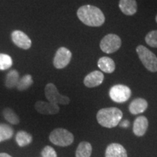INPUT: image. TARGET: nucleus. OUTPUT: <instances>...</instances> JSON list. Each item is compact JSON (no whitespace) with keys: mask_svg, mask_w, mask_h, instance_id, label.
I'll return each instance as SVG.
<instances>
[{"mask_svg":"<svg viewBox=\"0 0 157 157\" xmlns=\"http://www.w3.org/2000/svg\"><path fill=\"white\" fill-rule=\"evenodd\" d=\"M32 140L33 138L31 135L23 130L18 131L15 135V141L20 147L28 146L32 142Z\"/></svg>","mask_w":157,"mask_h":157,"instance_id":"nucleus-19","label":"nucleus"},{"mask_svg":"<svg viewBox=\"0 0 157 157\" xmlns=\"http://www.w3.org/2000/svg\"><path fill=\"white\" fill-rule=\"evenodd\" d=\"M148 127V120L144 116L137 117L133 123V132L137 137H142L146 134Z\"/></svg>","mask_w":157,"mask_h":157,"instance_id":"nucleus-12","label":"nucleus"},{"mask_svg":"<svg viewBox=\"0 0 157 157\" xmlns=\"http://www.w3.org/2000/svg\"><path fill=\"white\" fill-rule=\"evenodd\" d=\"M121 46V40L118 35L109 34L105 35L100 43V48L103 52L111 54L119 50Z\"/></svg>","mask_w":157,"mask_h":157,"instance_id":"nucleus-5","label":"nucleus"},{"mask_svg":"<svg viewBox=\"0 0 157 157\" xmlns=\"http://www.w3.org/2000/svg\"><path fill=\"white\" fill-rule=\"evenodd\" d=\"M33 83H34V81L32 79V76L30 74H26L21 78H20L16 87L19 91H24V90L29 89Z\"/></svg>","mask_w":157,"mask_h":157,"instance_id":"nucleus-21","label":"nucleus"},{"mask_svg":"<svg viewBox=\"0 0 157 157\" xmlns=\"http://www.w3.org/2000/svg\"><path fill=\"white\" fill-rule=\"evenodd\" d=\"M129 121H127V120H125V121H122V122L121 123V127H127L129 126Z\"/></svg>","mask_w":157,"mask_h":157,"instance_id":"nucleus-26","label":"nucleus"},{"mask_svg":"<svg viewBox=\"0 0 157 157\" xmlns=\"http://www.w3.org/2000/svg\"><path fill=\"white\" fill-rule=\"evenodd\" d=\"M13 59L7 54L0 53V70L9 69L13 66Z\"/></svg>","mask_w":157,"mask_h":157,"instance_id":"nucleus-23","label":"nucleus"},{"mask_svg":"<svg viewBox=\"0 0 157 157\" xmlns=\"http://www.w3.org/2000/svg\"><path fill=\"white\" fill-rule=\"evenodd\" d=\"M0 157H13L6 153H0Z\"/></svg>","mask_w":157,"mask_h":157,"instance_id":"nucleus-27","label":"nucleus"},{"mask_svg":"<svg viewBox=\"0 0 157 157\" xmlns=\"http://www.w3.org/2000/svg\"><path fill=\"white\" fill-rule=\"evenodd\" d=\"M132 95L130 88L124 84H116L109 90V96L113 102L122 103L128 101Z\"/></svg>","mask_w":157,"mask_h":157,"instance_id":"nucleus-7","label":"nucleus"},{"mask_svg":"<svg viewBox=\"0 0 157 157\" xmlns=\"http://www.w3.org/2000/svg\"><path fill=\"white\" fill-rule=\"evenodd\" d=\"M123 113L120 109L116 107L104 108L98 111L97 121L100 125L106 128H113L120 122Z\"/></svg>","mask_w":157,"mask_h":157,"instance_id":"nucleus-2","label":"nucleus"},{"mask_svg":"<svg viewBox=\"0 0 157 157\" xmlns=\"http://www.w3.org/2000/svg\"><path fill=\"white\" fill-rule=\"evenodd\" d=\"M50 141L58 146L66 147L74 143V135L67 129L63 128L55 129L49 136Z\"/></svg>","mask_w":157,"mask_h":157,"instance_id":"nucleus-3","label":"nucleus"},{"mask_svg":"<svg viewBox=\"0 0 157 157\" xmlns=\"http://www.w3.org/2000/svg\"><path fill=\"white\" fill-rule=\"evenodd\" d=\"M104 75L101 71H94L88 74L84 78V84L87 87L93 88L98 87L103 83Z\"/></svg>","mask_w":157,"mask_h":157,"instance_id":"nucleus-11","label":"nucleus"},{"mask_svg":"<svg viewBox=\"0 0 157 157\" xmlns=\"http://www.w3.org/2000/svg\"><path fill=\"white\" fill-rule=\"evenodd\" d=\"M35 109L41 114L44 115H54L57 114L60 111V108L58 105L50 102L37 101L34 105Z\"/></svg>","mask_w":157,"mask_h":157,"instance_id":"nucleus-10","label":"nucleus"},{"mask_svg":"<svg viewBox=\"0 0 157 157\" xmlns=\"http://www.w3.org/2000/svg\"><path fill=\"white\" fill-rule=\"evenodd\" d=\"M77 17L84 24L90 27H99L105 23V15L101 9L93 5H83L78 9Z\"/></svg>","mask_w":157,"mask_h":157,"instance_id":"nucleus-1","label":"nucleus"},{"mask_svg":"<svg viewBox=\"0 0 157 157\" xmlns=\"http://www.w3.org/2000/svg\"><path fill=\"white\" fill-rule=\"evenodd\" d=\"M2 113L4 118L12 124H18L20 123L18 116L13 111V110L10 109V108H6L4 109Z\"/></svg>","mask_w":157,"mask_h":157,"instance_id":"nucleus-22","label":"nucleus"},{"mask_svg":"<svg viewBox=\"0 0 157 157\" xmlns=\"http://www.w3.org/2000/svg\"><path fill=\"white\" fill-rule=\"evenodd\" d=\"M98 66L102 71L106 74H111L115 71V63L111 58L102 57L98 60Z\"/></svg>","mask_w":157,"mask_h":157,"instance_id":"nucleus-16","label":"nucleus"},{"mask_svg":"<svg viewBox=\"0 0 157 157\" xmlns=\"http://www.w3.org/2000/svg\"><path fill=\"white\" fill-rule=\"evenodd\" d=\"M42 157H58L55 149L50 146H45L41 152Z\"/></svg>","mask_w":157,"mask_h":157,"instance_id":"nucleus-25","label":"nucleus"},{"mask_svg":"<svg viewBox=\"0 0 157 157\" xmlns=\"http://www.w3.org/2000/svg\"><path fill=\"white\" fill-rule=\"evenodd\" d=\"M45 97L48 102L58 105H68L70 103V98L67 96L59 93L56 86L52 83H48L44 88Z\"/></svg>","mask_w":157,"mask_h":157,"instance_id":"nucleus-6","label":"nucleus"},{"mask_svg":"<svg viewBox=\"0 0 157 157\" xmlns=\"http://www.w3.org/2000/svg\"><path fill=\"white\" fill-rule=\"evenodd\" d=\"M148 105V104L146 100L141 98H135L129 104V111L133 115L140 114L146 111Z\"/></svg>","mask_w":157,"mask_h":157,"instance_id":"nucleus-14","label":"nucleus"},{"mask_svg":"<svg viewBox=\"0 0 157 157\" xmlns=\"http://www.w3.org/2000/svg\"><path fill=\"white\" fill-rule=\"evenodd\" d=\"M119 7L122 13L129 16L135 15L137 10L136 0H120Z\"/></svg>","mask_w":157,"mask_h":157,"instance_id":"nucleus-15","label":"nucleus"},{"mask_svg":"<svg viewBox=\"0 0 157 157\" xmlns=\"http://www.w3.org/2000/svg\"><path fill=\"white\" fill-rule=\"evenodd\" d=\"M105 157H127V153L119 143H111L106 148Z\"/></svg>","mask_w":157,"mask_h":157,"instance_id":"nucleus-13","label":"nucleus"},{"mask_svg":"<svg viewBox=\"0 0 157 157\" xmlns=\"http://www.w3.org/2000/svg\"><path fill=\"white\" fill-rule=\"evenodd\" d=\"M156 22L157 23V15H156Z\"/></svg>","mask_w":157,"mask_h":157,"instance_id":"nucleus-28","label":"nucleus"},{"mask_svg":"<svg viewBox=\"0 0 157 157\" xmlns=\"http://www.w3.org/2000/svg\"><path fill=\"white\" fill-rule=\"evenodd\" d=\"M93 147L90 143L83 141L78 144L76 151V157H90Z\"/></svg>","mask_w":157,"mask_h":157,"instance_id":"nucleus-17","label":"nucleus"},{"mask_svg":"<svg viewBox=\"0 0 157 157\" xmlns=\"http://www.w3.org/2000/svg\"><path fill=\"white\" fill-rule=\"evenodd\" d=\"M14 130L8 124H0V142L10 140L13 137Z\"/></svg>","mask_w":157,"mask_h":157,"instance_id":"nucleus-20","label":"nucleus"},{"mask_svg":"<svg viewBox=\"0 0 157 157\" xmlns=\"http://www.w3.org/2000/svg\"><path fill=\"white\" fill-rule=\"evenodd\" d=\"M11 38L13 43L19 48L23 49V50H29L31 48V44H32L31 39L29 38L28 35L21 31L15 30L13 31L11 34Z\"/></svg>","mask_w":157,"mask_h":157,"instance_id":"nucleus-9","label":"nucleus"},{"mask_svg":"<svg viewBox=\"0 0 157 157\" xmlns=\"http://www.w3.org/2000/svg\"><path fill=\"white\" fill-rule=\"evenodd\" d=\"M141 63L147 70L151 72L157 71V57L154 52L143 45H139L136 48Z\"/></svg>","mask_w":157,"mask_h":157,"instance_id":"nucleus-4","label":"nucleus"},{"mask_svg":"<svg viewBox=\"0 0 157 157\" xmlns=\"http://www.w3.org/2000/svg\"><path fill=\"white\" fill-rule=\"evenodd\" d=\"M146 44L154 48H157V30L148 32L145 38Z\"/></svg>","mask_w":157,"mask_h":157,"instance_id":"nucleus-24","label":"nucleus"},{"mask_svg":"<svg viewBox=\"0 0 157 157\" xmlns=\"http://www.w3.org/2000/svg\"><path fill=\"white\" fill-rule=\"evenodd\" d=\"M19 81V73L16 70H11L7 74L5 80V85L9 89H13L17 87Z\"/></svg>","mask_w":157,"mask_h":157,"instance_id":"nucleus-18","label":"nucleus"},{"mask_svg":"<svg viewBox=\"0 0 157 157\" xmlns=\"http://www.w3.org/2000/svg\"><path fill=\"white\" fill-rule=\"evenodd\" d=\"M72 53L68 48H60L56 51L53 58V65L57 69H63L69 64L71 60Z\"/></svg>","mask_w":157,"mask_h":157,"instance_id":"nucleus-8","label":"nucleus"}]
</instances>
